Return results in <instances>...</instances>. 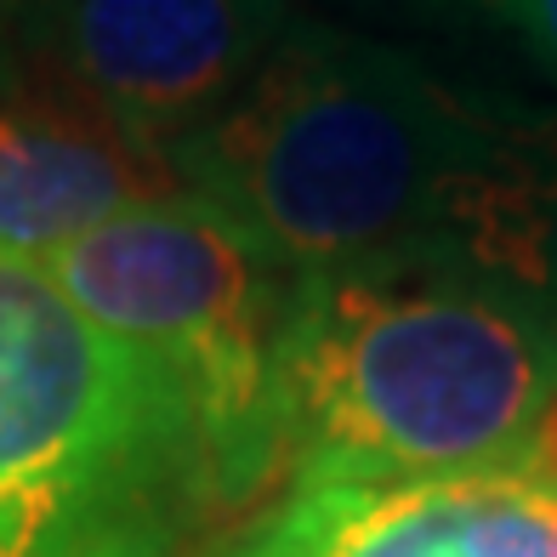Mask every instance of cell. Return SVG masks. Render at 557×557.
<instances>
[{"label": "cell", "mask_w": 557, "mask_h": 557, "mask_svg": "<svg viewBox=\"0 0 557 557\" xmlns=\"http://www.w3.org/2000/svg\"><path fill=\"white\" fill-rule=\"evenodd\" d=\"M216 512L171 375L0 257V557H183Z\"/></svg>", "instance_id": "cell-3"}, {"label": "cell", "mask_w": 557, "mask_h": 557, "mask_svg": "<svg viewBox=\"0 0 557 557\" xmlns=\"http://www.w3.org/2000/svg\"><path fill=\"white\" fill-rule=\"evenodd\" d=\"M194 557H557V484L529 467L285 484Z\"/></svg>", "instance_id": "cell-6"}, {"label": "cell", "mask_w": 557, "mask_h": 557, "mask_svg": "<svg viewBox=\"0 0 557 557\" xmlns=\"http://www.w3.org/2000/svg\"><path fill=\"white\" fill-rule=\"evenodd\" d=\"M472 7L490 12L506 35H518L523 52L557 81V0H472Z\"/></svg>", "instance_id": "cell-9"}, {"label": "cell", "mask_w": 557, "mask_h": 557, "mask_svg": "<svg viewBox=\"0 0 557 557\" xmlns=\"http://www.w3.org/2000/svg\"><path fill=\"white\" fill-rule=\"evenodd\" d=\"M552 398L557 324L438 239L296 273L273 490L518 467Z\"/></svg>", "instance_id": "cell-1"}, {"label": "cell", "mask_w": 557, "mask_h": 557, "mask_svg": "<svg viewBox=\"0 0 557 557\" xmlns=\"http://www.w3.org/2000/svg\"><path fill=\"white\" fill-rule=\"evenodd\" d=\"M438 245L557 324V103L478 97V125L449 176Z\"/></svg>", "instance_id": "cell-8"}, {"label": "cell", "mask_w": 557, "mask_h": 557, "mask_svg": "<svg viewBox=\"0 0 557 557\" xmlns=\"http://www.w3.org/2000/svg\"><path fill=\"white\" fill-rule=\"evenodd\" d=\"M46 273L97 331L171 375L206 444L216 512H250L278 467V370L296 273L194 194L91 227Z\"/></svg>", "instance_id": "cell-4"}, {"label": "cell", "mask_w": 557, "mask_h": 557, "mask_svg": "<svg viewBox=\"0 0 557 557\" xmlns=\"http://www.w3.org/2000/svg\"><path fill=\"white\" fill-rule=\"evenodd\" d=\"M52 7V0H0V69L23 63V52H29V35L40 12Z\"/></svg>", "instance_id": "cell-10"}, {"label": "cell", "mask_w": 557, "mask_h": 557, "mask_svg": "<svg viewBox=\"0 0 557 557\" xmlns=\"http://www.w3.org/2000/svg\"><path fill=\"white\" fill-rule=\"evenodd\" d=\"M472 125L478 97L438 86L410 52L290 23L171 165L285 273H331L438 239Z\"/></svg>", "instance_id": "cell-2"}, {"label": "cell", "mask_w": 557, "mask_h": 557, "mask_svg": "<svg viewBox=\"0 0 557 557\" xmlns=\"http://www.w3.org/2000/svg\"><path fill=\"white\" fill-rule=\"evenodd\" d=\"M285 29L290 0H52L23 58L171 154Z\"/></svg>", "instance_id": "cell-5"}, {"label": "cell", "mask_w": 557, "mask_h": 557, "mask_svg": "<svg viewBox=\"0 0 557 557\" xmlns=\"http://www.w3.org/2000/svg\"><path fill=\"white\" fill-rule=\"evenodd\" d=\"M188 194L171 154L40 63L0 69V257L52 262L137 206Z\"/></svg>", "instance_id": "cell-7"}]
</instances>
